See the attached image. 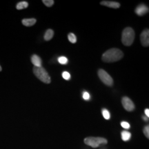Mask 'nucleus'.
<instances>
[{"mask_svg":"<svg viewBox=\"0 0 149 149\" xmlns=\"http://www.w3.org/2000/svg\"><path fill=\"white\" fill-rule=\"evenodd\" d=\"M124 53L118 48H111L102 55V61L107 63L115 62L122 59Z\"/></svg>","mask_w":149,"mask_h":149,"instance_id":"f257e3e1","label":"nucleus"},{"mask_svg":"<svg viewBox=\"0 0 149 149\" xmlns=\"http://www.w3.org/2000/svg\"><path fill=\"white\" fill-rule=\"evenodd\" d=\"M135 31L132 28L127 27L123 31L122 35V42L124 46H129L133 44L135 40Z\"/></svg>","mask_w":149,"mask_h":149,"instance_id":"f03ea898","label":"nucleus"},{"mask_svg":"<svg viewBox=\"0 0 149 149\" xmlns=\"http://www.w3.org/2000/svg\"><path fill=\"white\" fill-rule=\"evenodd\" d=\"M33 72L36 77L38 78L42 82L45 84H50L51 80L49 74H48L47 71L42 66L41 67H35L33 68Z\"/></svg>","mask_w":149,"mask_h":149,"instance_id":"7ed1b4c3","label":"nucleus"},{"mask_svg":"<svg viewBox=\"0 0 149 149\" xmlns=\"http://www.w3.org/2000/svg\"><path fill=\"white\" fill-rule=\"evenodd\" d=\"M84 141L86 144L93 148H97L101 144H107L108 143L107 139L100 137H88L84 139Z\"/></svg>","mask_w":149,"mask_h":149,"instance_id":"20e7f679","label":"nucleus"},{"mask_svg":"<svg viewBox=\"0 0 149 149\" xmlns=\"http://www.w3.org/2000/svg\"><path fill=\"white\" fill-rule=\"evenodd\" d=\"M98 76L100 79L103 82L104 84L108 86H112L113 85V78L108 73V72L103 69H100L98 70Z\"/></svg>","mask_w":149,"mask_h":149,"instance_id":"39448f33","label":"nucleus"},{"mask_svg":"<svg viewBox=\"0 0 149 149\" xmlns=\"http://www.w3.org/2000/svg\"><path fill=\"white\" fill-rule=\"evenodd\" d=\"M122 104L124 109L127 111H133L135 109V104L128 97H124L122 100Z\"/></svg>","mask_w":149,"mask_h":149,"instance_id":"423d86ee","label":"nucleus"},{"mask_svg":"<svg viewBox=\"0 0 149 149\" xmlns=\"http://www.w3.org/2000/svg\"><path fill=\"white\" fill-rule=\"evenodd\" d=\"M141 43L143 46L148 47L149 46V31L148 29H145L140 35Z\"/></svg>","mask_w":149,"mask_h":149,"instance_id":"0eeeda50","label":"nucleus"},{"mask_svg":"<svg viewBox=\"0 0 149 149\" xmlns=\"http://www.w3.org/2000/svg\"><path fill=\"white\" fill-rule=\"evenodd\" d=\"M135 13L139 16H143L148 12V7L144 3H141L137 6V8L135 10Z\"/></svg>","mask_w":149,"mask_h":149,"instance_id":"6e6552de","label":"nucleus"},{"mask_svg":"<svg viewBox=\"0 0 149 149\" xmlns=\"http://www.w3.org/2000/svg\"><path fill=\"white\" fill-rule=\"evenodd\" d=\"M100 4L102 6H105L109 7L111 8H119L120 7V3L117 1H102L100 2Z\"/></svg>","mask_w":149,"mask_h":149,"instance_id":"1a4fd4ad","label":"nucleus"},{"mask_svg":"<svg viewBox=\"0 0 149 149\" xmlns=\"http://www.w3.org/2000/svg\"><path fill=\"white\" fill-rule=\"evenodd\" d=\"M22 24H23L24 26L27 27H31L33 26V25H35L36 24L37 20L35 18H29V19H22Z\"/></svg>","mask_w":149,"mask_h":149,"instance_id":"9d476101","label":"nucleus"},{"mask_svg":"<svg viewBox=\"0 0 149 149\" xmlns=\"http://www.w3.org/2000/svg\"><path fill=\"white\" fill-rule=\"evenodd\" d=\"M31 61L35 67H41L42 66V59L38 55H33L31 57Z\"/></svg>","mask_w":149,"mask_h":149,"instance_id":"9b49d317","label":"nucleus"},{"mask_svg":"<svg viewBox=\"0 0 149 149\" xmlns=\"http://www.w3.org/2000/svg\"><path fill=\"white\" fill-rule=\"evenodd\" d=\"M121 135H122V140L124 141L130 140V137H131V134H130V132L127 131V130H123L122 133H121Z\"/></svg>","mask_w":149,"mask_h":149,"instance_id":"f8f14e48","label":"nucleus"},{"mask_svg":"<svg viewBox=\"0 0 149 149\" xmlns=\"http://www.w3.org/2000/svg\"><path fill=\"white\" fill-rule=\"evenodd\" d=\"M54 35V31L51 29H48L46 31L45 34H44V40L46 41L51 40L53 37Z\"/></svg>","mask_w":149,"mask_h":149,"instance_id":"ddd939ff","label":"nucleus"},{"mask_svg":"<svg viewBox=\"0 0 149 149\" xmlns=\"http://www.w3.org/2000/svg\"><path fill=\"white\" fill-rule=\"evenodd\" d=\"M29 6V3L27 1H20L16 6V8L17 10H22V9L26 8Z\"/></svg>","mask_w":149,"mask_h":149,"instance_id":"4468645a","label":"nucleus"},{"mask_svg":"<svg viewBox=\"0 0 149 149\" xmlns=\"http://www.w3.org/2000/svg\"><path fill=\"white\" fill-rule=\"evenodd\" d=\"M68 39L69 40V42H71L72 44H75L77 42V38H76L75 35L72 33H70L68 35Z\"/></svg>","mask_w":149,"mask_h":149,"instance_id":"2eb2a0df","label":"nucleus"},{"mask_svg":"<svg viewBox=\"0 0 149 149\" xmlns=\"http://www.w3.org/2000/svg\"><path fill=\"white\" fill-rule=\"evenodd\" d=\"M102 115H103V116L104 117V119H105V120H109V119H110V117H111V115H110L109 111H108L107 109H103L102 110Z\"/></svg>","mask_w":149,"mask_h":149,"instance_id":"dca6fc26","label":"nucleus"},{"mask_svg":"<svg viewBox=\"0 0 149 149\" xmlns=\"http://www.w3.org/2000/svg\"><path fill=\"white\" fill-rule=\"evenodd\" d=\"M68 59H67L66 57H59L58 58V62L60 64L65 65L68 63Z\"/></svg>","mask_w":149,"mask_h":149,"instance_id":"f3484780","label":"nucleus"},{"mask_svg":"<svg viewBox=\"0 0 149 149\" xmlns=\"http://www.w3.org/2000/svg\"><path fill=\"white\" fill-rule=\"evenodd\" d=\"M42 2L47 7H51L54 4L53 0H43Z\"/></svg>","mask_w":149,"mask_h":149,"instance_id":"a211bd4d","label":"nucleus"},{"mask_svg":"<svg viewBox=\"0 0 149 149\" xmlns=\"http://www.w3.org/2000/svg\"><path fill=\"white\" fill-rule=\"evenodd\" d=\"M143 132H144V135L146 136L147 139L149 138V126L147 125L144 128V130H143Z\"/></svg>","mask_w":149,"mask_h":149,"instance_id":"6ab92c4d","label":"nucleus"},{"mask_svg":"<svg viewBox=\"0 0 149 149\" xmlns=\"http://www.w3.org/2000/svg\"><path fill=\"white\" fill-rule=\"evenodd\" d=\"M62 77L66 80H69L70 79V74L68 72L64 71L62 72Z\"/></svg>","mask_w":149,"mask_h":149,"instance_id":"aec40b11","label":"nucleus"},{"mask_svg":"<svg viewBox=\"0 0 149 149\" xmlns=\"http://www.w3.org/2000/svg\"><path fill=\"white\" fill-rule=\"evenodd\" d=\"M121 126H122V127L124 128V129H129L130 127V125L129 124V123H128L126 122H121Z\"/></svg>","mask_w":149,"mask_h":149,"instance_id":"412c9836","label":"nucleus"},{"mask_svg":"<svg viewBox=\"0 0 149 149\" xmlns=\"http://www.w3.org/2000/svg\"><path fill=\"white\" fill-rule=\"evenodd\" d=\"M82 97H83L84 100H89L91 98L90 94H89L88 92H86V91H84V92L83 93Z\"/></svg>","mask_w":149,"mask_h":149,"instance_id":"4be33fe9","label":"nucleus"},{"mask_svg":"<svg viewBox=\"0 0 149 149\" xmlns=\"http://www.w3.org/2000/svg\"><path fill=\"white\" fill-rule=\"evenodd\" d=\"M144 113H145V115H146V117H147L148 118V117H149V109H145Z\"/></svg>","mask_w":149,"mask_h":149,"instance_id":"5701e85b","label":"nucleus"},{"mask_svg":"<svg viewBox=\"0 0 149 149\" xmlns=\"http://www.w3.org/2000/svg\"><path fill=\"white\" fill-rule=\"evenodd\" d=\"M143 119H144V121H148V118L147 117H145V116H143Z\"/></svg>","mask_w":149,"mask_h":149,"instance_id":"b1692460","label":"nucleus"},{"mask_svg":"<svg viewBox=\"0 0 149 149\" xmlns=\"http://www.w3.org/2000/svg\"><path fill=\"white\" fill-rule=\"evenodd\" d=\"M1 70H2V68H1V66H0V72H1Z\"/></svg>","mask_w":149,"mask_h":149,"instance_id":"393cba45","label":"nucleus"}]
</instances>
